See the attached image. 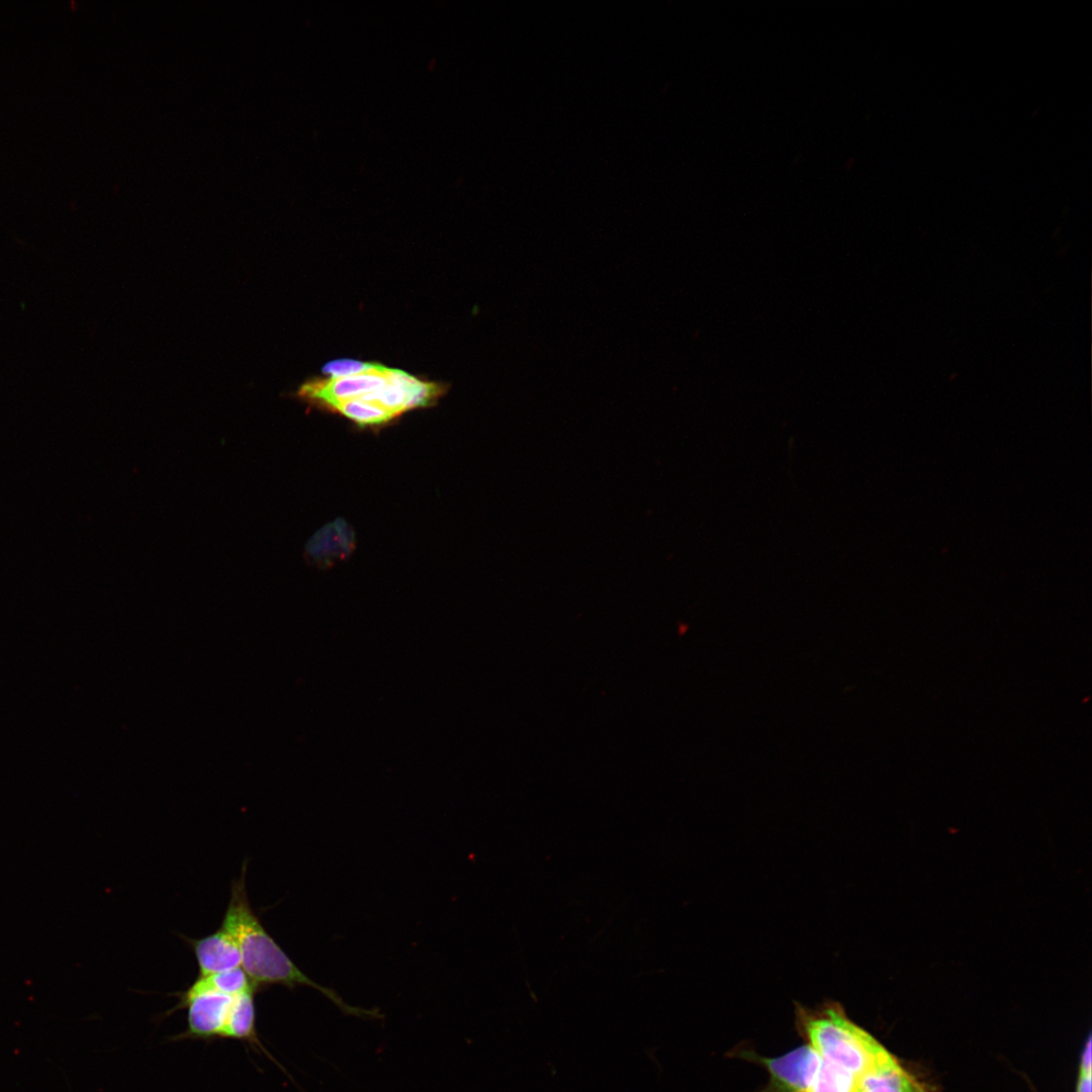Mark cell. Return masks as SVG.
<instances>
[{
  "mask_svg": "<svg viewBox=\"0 0 1092 1092\" xmlns=\"http://www.w3.org/2000/svg\"><path fill=\"white\" fill-rule=\"evenodd\" d=\"M245 877L246 864L241 878L232 884L221 927L236 940L241 951L242 968L253 984L256 987L279 984L290 989L309 987L322 993L347 1015L380 1018L378 1010L348 1004L335 990L313 981L289 959L253 911L246 892Z\"/></svg>",
  "mask_w": 1092,
  "mask_h": 1092,
  "instance_id": "obj_1",
  "label": "cell"
},
{
  "mask_svg": "<svg viewBox=\"0 0 1092 1092\" xmlns=\"http://www.w3.org/2000/svg\"><path fill=\"white\" fill-rule=\"evenodd\" d=\"M391 368L374 364L368 371L303 383L297 396L301 399L330 408L332 405L352 399H363L381 390L389 381Z\"/></svg>",
  "mask_w": 1092,
  "mask_h": 1092,
  "instance_id": "obj_3",
  "label": "cell"
},
{
  "mask_svg": "<svg viewBox=\"0 0 1092 1092\" xmlns=\"http://www.w3.org/2000/svg\"><path fill=\"white\" fill-rule=\"evenodd\" d=\"M254 990H248L233 998L220 1036L236 1039L252 1038L255 1031Z\"/></svg>",
  "mask_w": 1092,
  "mask_h": 1092,
  "instance_id": "obj_7",
  "label": "cell"
},
{
  "mask_svg": "<svg viewBox=\"0 0 1092 1092\" xmlns=\"http://www.w3.org/2000/svg\"><path fill=\"white\" fill-rule=\"evenodd\" d=\"M355 533L343 519L320 529L307 542L306 554L316 565L332 566L346 559L355 548Z\"/></svg>",
  "mask_w": 1092,
  "mask_h": 1092,
  "instance_id": "obj_6",
  "label": "cell"
},
{
  "mask_svg": "<svg viewBox=\"0 0 1092 1092\" xmlns=\"http://www.w3.org/2000/svg\"><path fill=\"white\" fill-rule=\"evenodd\" d=\"M232 996L190 988L182 1003L188 1009V1033L192 1036H220L233 1002Z\"/></svg>",
  "mask_w": 1092,
  "mask_h": 1092,
  "instance_id": "obj_4",
  "label": "cell"
},
{
  "mask_svg": "<svg viewBox=\"0 0 1092 1092\" xmlns=\"http://www.w3.org/2000/svg\"><path fill=\"white\" fill-rule=\"evenodd\" d=\"M373 365V363H365L351 359H340L328 363L324 367V371L330 374V377H339L368 371Z\"/></svg>",
  "mask_w": 1092,
  "mask_h": 1092,
  "instance_id": "obj_10",
  "label": "cell"
},
{
  "mask_svg": "<svg viewBox=\"0 0 1092 1092\" xmlns=\"http://www.w3.org/2000/svg\"><path fill=\"white\" fill-rule=\"evenodd\" d=\"M1091 1037H1089L1081 1056L1080 1073H1091Z\"/></svg>",
  "mask_w": 1092,
  "mask_h": 1092,
  "instance_id": "obj_11",
  "label": "cell"
},
{
  "mask_svg": "<svg viewBox=\"0 0 1092 1092\" xmlns=\"http://www.w3.org/2000/svg\"><path fill=\"white\" fill-rule=\"evenodd\" d=\"M330 410L345 416L360 427L381 426L394 419L383 407L360 399L338 402L332 405Z\"/></svg>",
  "mask_w": 1092,
  "mask_h": 1092,
  "instance_id": "obj_9",
  "label": "cell"
},
{
  "mask_svg": "<svg viewBox=\"0 0 1092 1092\" xmlns=\"http://www.w3.org/2000/svg\"><path fill=\"white\" fill-rule=\"evenodd\" d=\"M191 987L235 997L248 990L255 989L256 986L241 966L220 973L199 976Z\"/></svg>",
  "mask_w": 1092,
  "mask_h": 1092,
  "instance_id": "obj_8",
  "label": "cell"
},
{
  "mask_svg": "<svg viewBox=\"0 0 1092 1092\" xmlns=\"http://www.w3.org/2000/svg\"><path fill=\"white\" fill-rule=\"evenodd\" d=\"M1076 1092H1091V1073H1080Z\"/></svg>",
  "mask_w": 1092,
  "mask_h": 1092,
  "instance_id": "obj_12",
  "label": "cell"
},
{
  "mask_svg": "<svg viewBox=\"0 0 1092 1092\" xmlns=\"http://www.w3.org/2000/svg\"><path fill=\"white\" fill-rule=\"evenodd\" d=\"M196 957L199 976L229 971L242 966L240 948L223 927L199 939H188Z\"/></svg>",
  "mask_w": 1092,
  "mask_h": 1092,
  "instance_id": "obj_5",
  "label": "cell"
},
{
  "mask_svg": "<svg viewBox=\"0 0 1092 1092\" xmlns=\"http://www.w3.org/2000/svg\"><path fill=\"white\" fill-rule=\"evenodd\" d=\"M797 1021L807 1044L823 1060L864 1082H877L904 1069L880 1041L851 1021L837 1002L814 1009L799 1005Z\"/></svg>",
  "mask_w": 1092,
  "mask_h": 1092,
  "instance_id": "obj_2",
  "label": "cell"
}]
</instances>
